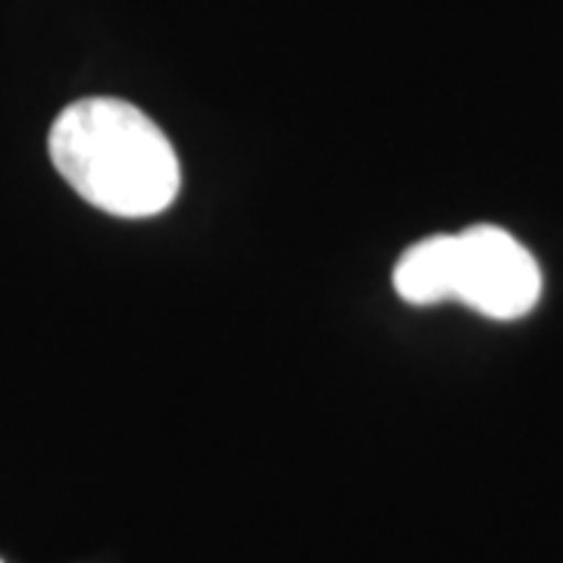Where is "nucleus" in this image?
<instances>
[{
  "label": "nucleus",
  "instance_id": "obj_1",
  "mask_svg": "<svg viewBox=\"0 0 563 563\" xmlns=\"http://www.w3.org/2000/svg\"><path fill=\"white\" fill-rule=\"evenodd\" d=\"M51 161L79 198L122 220L157 217L179 198L176 147L120 98L69 103L51 129Z\"/></svg>",
  "mask_w": 563,
  "mask_h": 563
},
{
  "label": "nucleus",
  "instance_id": "obj_2",
  "mask_svg": "<svg viewBox=\"0 0 563 563\" xmlns=\"http://www.w3.org/2000/svg\"><path fill=\"white\" fill-rule=\"evenodd\" d=\"M542 295L536 257L498 225L457 232V291L454 301L488 320H520Z\"/></svg>",
  "mask_w": 563,
  "mask_h": 563
},
{
  "label": "nucleus",
  "instance_id": "obj_3",
  "mask_svg": "<svg viewBox=\"0 0 563 563\" xmlns=\"http://www.w3.org/2000/svg\"><path fill=\"white\" fill-rule=\"evenodd\" d=\"M395 291L413 307L454 301L457 291V235H429L395 263Z\"/></svg>",
  "mask_w": 563,
  "mask_h": 563
}]
</instances>
